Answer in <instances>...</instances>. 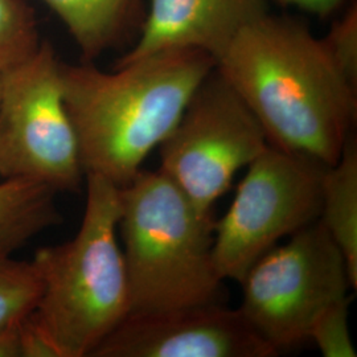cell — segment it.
Here are the masks:
<instances>
[{"mask_svg": "<svg viewBox=\"0 0 357 357\" xmlns=\"http://www.w3.org/2000/svg\"><path fill=\"white\" fill-rule=\"evenodd\" d=\"M216 69L270 146L321 166L340 159L356 122L357 84L306 24L270 13L237 35Z\"/></svg>", "mask_w": 357, "mask_h": 357, "instance_id": "1", "label": "cell"}, {"mask_svg": "<svg viewBox=\"0 0 357 357\" xmlns=\"http://www.w3.org/2000/svg\"><path fill=\"white\" fill-rule=\"evenodd\" d=\"M215 69L216 60L200 51L160 52L115 65L114 72L61 61L63 98L85 176L128 185Z\"/></svg>", "mask_w": 357, "mask_h": 357, "instance_id": "2", "label": "cell"}, {"mask_svg": "<svg viewBox=\"0 0 357 357\" xmlns=\"http://www.w3.org/2000/svg\"><path fill=\"white\" fill-rule=\"evenodd\" d=\"M119 202L130 314L224 303L212 213L200 212L159 169H141L119 188Z\"/></svg>", "mask_w": 357, "mask_h": 357, "instance_id": "3", "label": "cell"}, {"mask_svg": "<svg viewBox=\"0 0 357 357\" xmlns=\"http://www.w3.org/2000/svg\"><path fill=\"white\" fill-rule=\"evenodd\" d=\"M85 180L86 204L76 236L40 248L32 259L43 281L35 315L59 357H91L130 314L118 241L119 188L98 175Z\"/></svg>", "mask_w": 357, "mask_h": 357, "instance_id": "4", "label": "cell"}, {"mask_svg": "<svg viewBox=\"0 0 357 357\" xmlns=\"http://www.w3.org/2000/svg\"><path fill=\"white\" fill-rule=\"evenodd\" d=\"M60 59L50 41L0 73V178L78 192L85 178L65 107Z\"/></svg>", "mask_w": 357, "mask_h": 357, "instance_id": "5", "label": "cell"}, {"mask_svg": "<svg viewBox=\"0 0 357 357\" xmlns=\"http://www.w3.org/2000/svg\"><path fill=\"white\" fill-rule=\"evenodd\" d=\"M240 283L238 310L278 355L306 343L320 310L352 289L344 255L319 218L262 255Z\"/></svg>", "mask_w": 357, "mask_h": 357, "instance_id": "6", "label": "cell"}, {"mask_svg": "<svg viewBox=\"0 0 357 357\" xmlns=\"http://www.w3.org/2000/svg\"><path fill=\"white\" fill-rule=\"evenodd\" d=\"M246 168L228 212L215 221L213 261L222 281L240 283L262 255L320 216L326 166L268 146Z\"/></svg>", "mask_w": 357, "mask_h": 357, "instance_id": "7", "label": "cell"}, {"mask_svg": "<svg viewBox=\"0 0 357 357\" xmlns=\"http://www.w3.org/2000/svg\"><path fill=\"white\" fill-rule=\"evenodd\" d=\"M253 113L215 69L176 128L158 147L162 171L203 213L229 191L238 171L268 149Z\"/></svg>", "mask_w": 357, "mask_h": 357, "instance_id": "8", "label": "cell"}, {"mask_svg": "<svg viewBox=\"0 0 357 357\" xmlns=\"http://www.w3.org/2000/svg\"><path fill=\"white\" fill-rule=\"evenodd\" d=\"M238 308L225 303L132 312L91 357H274Z\"/></svg>", "mask_w": 357, "mask_h": 357, "instance_id": "9", "label": "cell"}, {"mask_svg": "<svg viewBox=\"0 0 357 357\" xmlns=\"http://www.w3.org/2000/svg\"><path fill=\"white\" fill-rule=\"evenodd\" d=\"M271 0H150L141 29L115 65L168 51L217 59L246 26L265 17Z\"/></svg>", "mask_w": 357, "mask_h": 357, "instance_id": "10", "label": "cell"}, {"mask_svg": "<svg viewBox=\"0 0 357 357\" xmlns=\"http://www.w3.org/2000/svg\"><path fill=\"white\" fill-rule=\"evenodd\" d=\"M73 38L84 63L131 45L144 17V0H41ZM134 43V41H132Z\"/></svg>", "mask_w": 357, "mask_h": 357, "instance_id": "11", "label": "cell"}, {"mask_svg": "<svg viewBox=\"0 0 357 357\" xmlns=\"http://www.w3.org/2000/svg\"><path fill=\"white\" fill-rule=\"evenodd\" d=\"M320 222L344 255L352 289H357V149L355 138L340 159L326 167L321 180Z\"/></svg>", "mask_w": 357, "mask_h": 357, "instance_id": "12", "label": "cell"}, {"mask_svg": "<svg viewBox=\"0 0 357 357\" xmlns=\"http://www.w3.org/2000/svg\"><path fill=\"white\" fill-rule=\"evenodd\" d=\"M57 192L26 180L0 183V257L13 255L38 234L63 221Z\"/></svg>", "mask_w": 357, "mask_h": 357, "instance_id": "13", "label": "cell"}, {"mask_svg": "<svg viewBox=\"0 0 357 357\" xmlns=\"http://www.w3.org/2000/svg\"><path fill=\"white\" fill-rule=\"evenodd\" d=\"M43 294V281L33 261L0 257V328L17 324L32 314Z\"/></svg>", "mask_w": 357, "mask_h": 357, "instance_id": "14", "label": "cell"}, {"mask_svg": "<svg viewBox=\"0 0 357 357\" xmlns=\"http://www.w3.org/2000/svg\"><path fill=\"white\" fill-rule=\"evenodd\" d=\"M41 43L29 0H0V73L29 59Z\"/></svg>", "mask_w": 357, "mask_h": 357, "instance_id": "15", "label": "cell"}, {"mask_svg": "<svg viewBox=\"0 0 357 357\" xmlns=\"http://www.w3.org/2000/svg\"><path fill=\"white\" fill-rule=\"evenodd\" d=\"M349 305L351 296L347 295L323 307L311 321L307 342L317 345L324 357L357 356L348 326Z\"/></svg>", "mask_w": 357, "mask_h": 357, "instance_id": "16", "label": "cell"}, {"mask_svg": "<svg viewBox=\"0 0 357 357\" xmlns=\"http://www.w3.org/2000/svg\"><path fill=\"white\" fill-rule=\"evenodd\" d=\"M323 40L336 63L347 76L357 84V10L356 4L332 23Z\"/></svg>", "mask_w": 357, "mask_h": 357, "instance_id": "17", "label": "cell"}, {"mask_svg": "<svg viewBox=\"0 0 357 357\" xmlns=\"http://www.w3.org/2000/svg\"><path fill=\"white\" fill-rule=\"evenodd\" d=\"M20 357H59L47 332L40 326L35 311L19 323Z\"/></svg>", "mask_w": 357, "mask_h": 357, "instance_id": "18", "label": "cell"}, {"mask_svg": "<svg viewBox=\"0 0 357 357\" xmlns=\"http://www.w3.org/2000/svg\"><path fill=\"white\" fill-rule=\"evenodd\" d=\"M282 7H291L317 17H330L340 10L345 0H274Z\"/></svg>", "mask_w": 357, "mask_h": 357, "instance_id": "19", "label": "cell"}, {"mask_svg": "<svg viewBox=\"0 0 357 357\" xmlns=\"http://www.w3.org/2000/svg\"><path fill=\"white\" fill-rule=\"evenodd\" d=\"M0 357H20L19 323L0 328Z\"/></svg>", "mask_w": 357, "mask_h": 357, "instance_id": "20", "label": "cell"}]
</instances>
